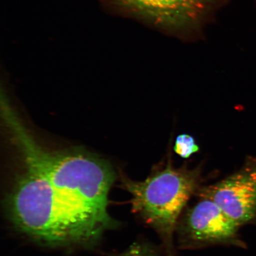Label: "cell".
<instances>
[{
	"mask_svg": "<svg viewBox=\"0 0 256 256\" xmlns=\"http://www.w3.org/2000/svg\"><path fill=\"white\" fill-rule=\"evenodd\" d=\"M8 206L18 231L47 244H89L110 228L64 199L44 176L26 168L8 195Z\"/></svg>",
	"mask_w": 256,
	"mask_h": 256,
	"instance_id": "obj_1",
	"label": "cell"
},
{
	"mask_svg": "<svg viewBox=\"0 0 256 256\" xmlns=\"http://www.w3.org/2000/svg\"><path fill=\"white\" fill-rule=\"evenodd\" d=\"M12 140L26 168L44 176L64 199L114 225L107 210L108 194L115 180L110 163L81 148L48 152L24 126L16 128Z\"/></svg>",
	"mask_w": 256,
	"mask_h": 256,
	"instance_id": "obj_2",
	"label": "cell"
},
{
	"mask_svg": "<svg viewBox=\"0 0 256 256\" xmlns=\"http://www.w3.org/2000/svg\"><path fill=\"white\" fill-rule=\"evenodd\" d=\"M122 180L132 196L133 212L158 234L168 248H172L179 218L196 190L198 172L168 166L142 182Z\"/></svg>",
	"mask_w": 256,
	"mask_h": 256,
	"instance_id": "obj_3",
	"label": "cell"
},
{
	"mask_svg": "<svg viewBox=\"0 0 256 256\" xmlns=\"http://www.w3.org/2000/svg\"><path fill=\"white\" fill-rule=\"evenodd\" d=\"M230 0H100L114 14L136 19L184 41L204 38V30Z\"/></svg>",
	"mask_w": 256,
	"mask_h": 256,
	"instance_id": "obj_4",
	"label": "cell"
},
{
	"mask_svg": "<svg viewBox=\"0 0 256 256\" xmlns=\"http://www.w3.org/2000/svg\"><path fill=\"white\" fill-rule=\"evenodd\" d=\"M200 198L210 200L239 227L256 216V161L218 183L202 188Z\"/></svg>",
	"mask_w": 256,
	"mask_h": 256,
	"instance_id": "obj_5",
	"label": "cell"
},
{
	"mask_svg": "<svg viewBox=\"0 0 256 256\" xmlns=\"http://www.w3.org/2000/svg\"><path fill=\"white\" fill-rule=\"evenodd\" d=\"M239 226L210 200L200 198L186 214L182 238L192 244L233 242Z\"/></svg>",
	"mask_w": 256,
	"mask_h": 256,
	"instance_id": "obj_6",
	"label": "cell"
},
{
	"mask_svg": "<svg viewBox=\"0 0 256 256\" xmlns=\"http://www.w3.org/2000/svg\"><path fill=\"white\" fill-rule=\"evenodd\" d=\"M199 150L194 138L188 134H182L176 138L174 152L182 158H188Z\"/></svg>",
	"mask_w": 256,
	"mask_h": 256,
	"instance_id": "obj_7",
	"label": "cell"
},
{
	"mask_svg": "<svg viewBox=\"0 0 256 256\" xmlns=\"http://www.w3.org/2000/svg\"><path fill=\"white\" fill-rule=\"evenodd\" d=\"M120 256H158L151 246L146 244H135Z\"/></svg>",
	"mask_w": 256,
	"mask_h": 256,
	"instance_id": "obj_8",
	"label": "cell"
}]
</instances>
